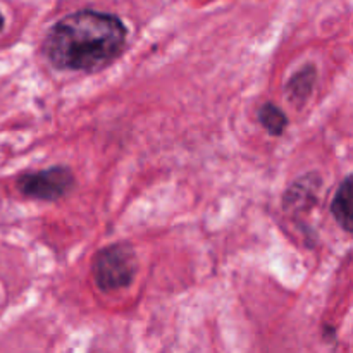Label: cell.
<instances>
[{
    "mask_svg": "<svg viewBox=\"0 0 353 353\" xmlns=\"http://www.w3.org/2000/svg\"><path fill=\"white\" fill-rule=\"evenodd\" d=\"M128 30L117 16L76 10L59 19L43 40L47 61L61 71L95 72L112 64L124 50Z\"/></svg>",
    "mask_w": 353,
    "mask_h": 353,
    "instance_id": "1",
    "label": "cell"
},
{
    "mask_svg": "<svg viewBox=\"0 0 353 353\" xmlns=\"http://www.w3.org/2000/svg\"><path fill=\"white\" fill-rule=\"evenodd\" d=\"M138 271V259L134 248L126 243L105 247L97 254L92 265V274L102 292H116L128 288Z\"/></svg>",
    "mask_w": 353,
    "mask_h": 353,
    "instance_id": "2",
    "label": "cell"
},
{
    "mask_svg": "<svg viewBox=\"0 0 353 353\" xmlns=\"http://www.w3.org/2000/svg\"><path fill=\"white\" fill-rule=\"evenodd\" d=\"M74 174L65 165H54L43 171L28 172L17 179L16 186L28 199L55 202L74 188Z\"/></svg>",
    "mask_w": 353,
    "mask_h": 353,
    "instance_id": "3",
    "label": "cell"
},
{
    "mask_svg": "<svg viewBox=\"0 0 353 353\" xmlns=\"http://www.w3.org/2000/svg\"><path fill=\"white\" fill-rule=\"evenodd\" d=\"M353 179L347 176L336 190L333 202H331V214L336 223L343 228L347 233H352V203H353Z\"/></svg>",
    "mask_w": 353,
    "mask_h": 353,
    "instance_id": "4",
    "label": "cell"
},
{
    "mask_svg": "<svg viewBox=\"0 0 353 353\" xmlns=\"http://www.w3.org/2000/svg\"><path fill=\"white\" fill-rule=\"evenodd\" d=\"M314 83H316V68L314 65H305L303 69L296 71L288 81V85H286L290 100L293 103L302 105L309 99L310 93H312Z\"/></svg>",
    "mask_w": 353,
    "mask_h": 353,
    "instance_id": "5",
    "label": "cell"
},
{
    "mask_svg": "<svg viewBox=\"0 0 353 353\" xmlns=\"http://www.w3.org/2000/svg\"><path fill=\"white\" fill-rule=\"evenodd\" d=\"M259 123L272 137H281L288 126V117L276 103H264L259 109Z\"/></svg>",
    "mask_w": 353,
    "mask_h": 353,
    "instance_id": "6",
    "label": "cell"
},
{
    "mask_svg": "<svg viewBox=\"0 0 353 353\" xmlns=\"http://www.w3.org/2000/svg\"><path fill=\"white\" fill-rule=\"evenodd\" d=\"M3 26H6V19H3V14L0 12V31L3 30Z\"/></svg>",
    "mask_w": 353,
    "mask_h": 353,
    "instance_id": "7",
    "label": "cell"
}]
</instances>
